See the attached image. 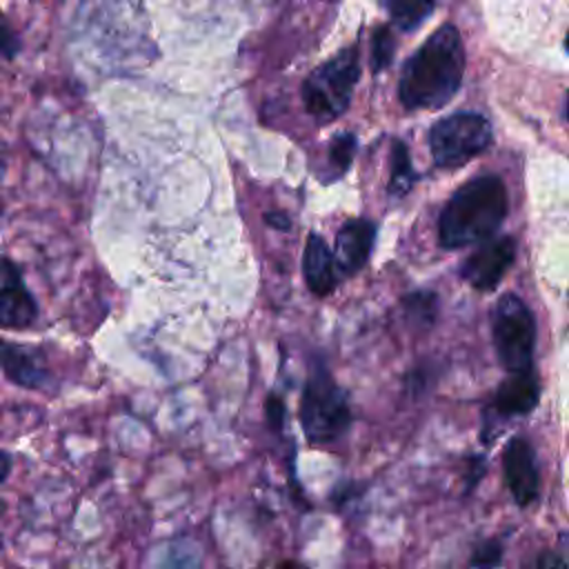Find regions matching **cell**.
Wrapping results in <instances>:
<instances>
[{
  "label": "cell",
  "instance_id": "obj_1",
  "mask_svg": "<svg viewBox=\"0 0 569 569\" xmlns=\"http://www.w3.org/2000/svg\"><path fill=\"white\" fill-rule=\"evenodd\" d=\"M465 47L453 24H440L402 64L398 98L405 109H440L460 89Z\"/></svg>",
  "mask_w": 569,
  "mask_h": 569
},
{
  "label": "cell",
  "instance_id": "obj_2",
  "mask_svg": "<svg viewBox=\"0 0 569 569\" xmlns=\"http://www.w3.org/2000/svg\"><path fill=\"white\" fill-rule=\"evenodd\" d=\"M507 216V189L498 176L465 182L442 207L438 240L445 249H462L489 240Z\"/></svg>",
  "mask_w": 569,
  "mask_h": 569
},
{
  "label": "cell",
  "instance_id": "obj_3",
  "mask_svg": "<svg viewBox=\"0 0 569 569\" xmlns=\"http://www.w3.org/2000/svg\"><path fill=\"white\" fill-rule=\"evenodd\" d=\"M358 80L360 51L358 44H349L305 78L300 96L307 113L320 124L336 120L347 111Z\"/></svg>",
  "mask_w": 569,
  "mask_h": 569
},
{
  "label": "cell",
  "instance_id": "obj_4",
  "mask_svg": "<svg viewBox=\"0 0 569 569\" xmlns=\"http://www.w3.org/2000/svg\"><path fill=\"white\" fill-rule=\"evenodd\" d=\"M298 416L311 445L333 442L351 425L349 400L322 360L313 362L305 380Z\"/></svg>",
  "mask_w": 569,
  "mask_h": 569
},
{
  "label": "cell",
  "instance_id": "obj_5",
  "mask_svg": "<svg viewBox=\"0 0 569 569\" xmlns=\"http://www.w3.org/2000/svg\"><path fill=\"white\" fill-rule=\"evenodd\" d=\"M491 142V124L473 111H458L440 118L429 129V149L436 167L456 169L482 153Z\"/></svg>",
  "mask_w": 569,
  "mask_h": 569
},
{
  "label": "cell",
  "instance_id": "obj_6",
  "mask_svg": "<svg viewBox=\"0 0 569 569\" xmlns=\"http://www.w3.org/2000/svg\"><path fill=\"white\" fill-rule=\"evenodd\" d=\"M533 342L536 322L531 311L518 296H502L493 311V347L500 365L511 373L529 369Z\"/></svg>",
  "mask_w": 569,
  "mask_h": 569
},
{
  "label": "cell",
  "instance_id": "obj_7",
  "mask_svg": "<svg viewBox=\"0 0 569 569\" xmlns=\"http://www.w3.org/2000/svg\"><path fill=\"white\" fill-rule=\"evenodd\" d=\"M513 256H516L513 238L509 236L493 238L465 260L460 273L471 287L480 291H491L511 267Z\"/></svg>",
  "mask_w": 569,
  "mask_h": 569
},
{
  "label": "cell",
  "instance_id": "obj_8",
  "mask_svg": "<svg viewBox=\"0 0 569 569\" xmlns=\"http://www.w3.org/2000/svg\"><path fill=\"white\" fill-rule=\"evenodd\" d=\"M38 318V305L22 280V271L9 258L2 260L0 322L4 329H27Z\"/></svg>",
  "mask_w": 569,
  "mask_h": 569
},
{
  "label": "cell",
  "instance_id": "obj_9",
  "mask_svg": "<svg viewBox=\"0 0 569 569\" xmlns=\"http://www.w3.org/2000/svg\"><path fill=\"white\" fill-rule=\"evenodd\" d=\"M376 242V224L367 218L347 220L336 233V262L340 276H351L360 271L373 249Z\"/></svg>",
  "mask_w": 569,
  "mask_h": 569
},
{
  "label": "cell",
  "instance_id": "obj_10",
  "mask_svg": "<svg viewBox=\"0 0 569 569\" xmlns=\"http://www.w3.org/2000/svg\"><path fill=\"white\" fill-rule=\"evenodd\" d=\"M302 273H305V282H307L309 291L318 298L329 296L340 280L336 253L329 249L327 240L320 233L307 236L305 256H302Z\"/></svg>",
  "mask_w": 569,
  "mask_h": 569
},
{
  "label": "cell",
  "instance_id": "obj_11",
  "mask_svg": "<svg viewBox=\"0 0 569 569\" xmlns=\"http://www.w3.org/2000/svg\"><path fill=\"white\" fill-rule=\"evenodd\" d=\"M505 478L518 505H529L538 496L533 451L522 438H513L505 449Z\"/></svg>",
  "mask_w": 569,
  "mask_h": 569
},
{
  "label": "cell",
  "instance_id": "obj_12",
  "mask_svg": "<svg viewBox=\"0 0 569 569\" xmlns=\"http://www.w3.org/2000/svg\"><path fill=\"white\" fill-rule=\"evenodd\" d=\"M4 376L24 389H44L49 385V371L40 351L13 342L2 345Z\"/></svg>",
  "mask_w": 569,
  "mask_h": 569
},
{
  "label": "cell",
  "instance_id": "obj_13",
  "mask_svg": "<svg viewBox=\"0 0 569 569\" xmlns=\"http://www.w3.org/2000/svg\"><path fill=\"white\" fill-rule=\"evenodd\" d=\"M538 398H540L538 382L529 373V369H525V371H513V376L500 385L493 407L502 416H520L531 411L538 405Z\"/></svg>",
  "mask_w": 569,
  "mask_h": 569
},
{
  "label": "cell",
  "instance_id": "obj_14",
  "mask_svg": "<svg viewBox=\"0 0 569 569\" xmlns=\"http://www.w3.org/2000/svg\"><path fill=\"white\" fill-rule=\"evenodd\" d=\"M418 180V173L413 169L411 162V153L407 149V144L402 140H393L391 142V173H389V184H387V193L389 198H405L413 184Z\"/></svg>",
  "mask_w": 569,
  "mask_h": 569
},
{
  "label": "cell",
  "instance_id": "obj_15",
  "mask_svg": "<svg viewBox=\"0 0 569 569\" xmlns=\"http://www.w3.org/2000/svg\"><path fill=\"white\" fill-rule=\"evenodd\" d=\"M356 147H358V140L349 131L331 138L329 151H327V164L322 169V182H333L340 176H345V171L351 167Z\"/></svg>",
  "mask_w": 569,
  "mask_h": 569
},
{
  "label": "cell",
  "instance_id": "obj_16",
  "mask_svg": "<svg viewBox=\"0 0 569 569\" xmlns=\"http://www.w3.org/2000/svg\"><path fill=\"white\" fill-rule=\"evenodd\" d=\"M436 2L438 0H389L387 9L400 31H416L433 13Z\"/></svg>",
  "mask_w": 569,
  "mask_h": 569
},
{
  "label": "cell",
  "instance_id": "obj_17",
  "mask_svg": "<svg viewBox=\"0 0 569 569\" xmlns=\"http://www.w3.org/2000/svg\"><path fill=\"white\" fill-rule=\"evenodd\" d=\"M402 311L409 325H416L420 329H427L436 322L438 316V296L427 289L411 291L402 298Z\"/></svg>",
  "mask_w": 569,
  "mask_h": 569
},
{
  "label": "cell",
  "instance_id": "obj_18",
  "mask_svg": "<svg viewBox=\"0 0 569 569\" xmlns=\"http://www.w3.org/2000/svg\"><path fill=\"white\" fill-rule=\"evenodd\" d=\"M393 51H396V44L389 27H378L371 36V69L376 73L387 69L393 60Z\"/></svg>",
  "mask_w": 569,
  "mask_h": 569
},
{
  "label": "cell",
  "instance_id": "obj_19",
  "mask_svg": "<svg viewBox=\"0 0 569 569\" xmlns=\"http://www.w3.org/2000/svg\"><path fill=\"white\" fill-rule=\"evenodd\" d=\"M500 556H502L500 545H498L496 540H487V542H482V545L473 551L471 565H473V567H493V565L500 562Z\"/></svg>",
  "mask_w": 569,
  "mask_h": 569
},
{
  "label": "cell",
  "instance_id": "obj_20",
  "mask_svg": "<svg viewBox=\"0 0 569 569\" xmlns=\"http://www.w3.org/2000/svg\"><path fill=\"white\" fill-rule=\"evenodd\" d=\"M264 418H267V425L273 429V431H280L282 429V422H284V402L278 393H269L267 400H264Z\"/></svg>",
  "mask_w": 569,
  "mask_h": 569
},
{
  "label": "cell",
  "instance_id": "obj_21",
  "mask_svg": "<svg viewBox=\"0 0 569 569\" xmlns=\"http://www.w3.org/2000/svg\"><path fill=\"white\" fill-rule=\"evenodd\" d=\"M264 222H267L269 227L278 229V231H287V229L291 227L289 216L282 213V211H267V213H264Z\"/></svg>",
  "mask_w": 569,
  "mask_h": 569
},
{
  "label": "cell",
  "instance_id": "obj_22",
  "mask_svg": "<svg viewBox=\"0 0 569 569\" xmlns=\"http://www.w3.org/2000/svg\"><path fill=\"white\" fill-rule=\"evenodd\" d=\"M538 567H542V569H549V567H553V569H562V567H567V560H562L560 556H556V553H545V556H540L538 558V562H536Z\"/></svg>",
  "mask_w": 569,
  "mask_h": 569
},
{
  "label": "cell",
  "instance_id": "obj_23",
  "mask_svg": "<svg viewBox=\"0 0 569 569\" xmlns=\"http://www.w3.org/2000/svg\"><path fill=\"white\" fill-rule=\"evenodd\" d=\"M9 469H11V458H9V453L4 451V453H2V476H0L2 480H7V476H9Z\"/></svg>",
  "mask_w": 569,
  "mask_h": 569
},
{
  "label": "cell",
  "instance_id": "obj_24",
  "mask_svg": "<svg viewBox=\"0 0 569 569\" xmlns=\"http://www.w3.org/2000/svg\"><path fill=\"white\" fill-rule=\"evenodd\" d=\"M567 118H569V98H567Z\"/></svg>",
  "mask_w": 569,
  "mask_h": 569
},
{
  "label": "cell",
  "instance_id": "obj_25",
  "mask_svg": "<svg viewBox=\"0 0 569 569\" xmlns=\"http://www.w3.org/2000/svg\"><path fill=\"white\" fill-rule=\"evenodd\" d=\"M567 51H569V36H567Z\"/></svg>",
  "mask_w": 569,
  "mask_h": 569
}]
</instances>
